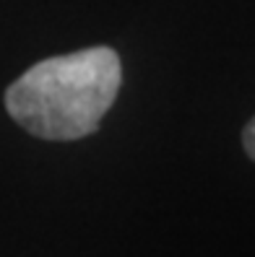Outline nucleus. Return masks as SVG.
<instances>
[{"label":"nucleus","instance_id":"f257e3e1","mask_svg":"<svg viewBox=\"0 0 255 257\" xmlns=\"http://www.w3.org/2000/svg\"><path fill=\"white\" fill-rule=\"evenodd\" d=\"M123 83L112 47H89L32 65L6 91V109L44 141H78L97 133Z\"/></svg>","mask_w":255,"mask_h":257},{"label":"nucleus","instance_id":"f03ea898","mask_svg":"<svg viewBox=\"0 0 255 257\" xmlns=\"http://www.w3.org/2000/svg\"><path fill=\"white\" fill-rule=\"evenodd\" d=\"M242 146L247 151V156L255 161V117L250 119V122L245 125V130H242Z\"/></svg>","mask_w":255,"mask_h":257}]
</instances>
